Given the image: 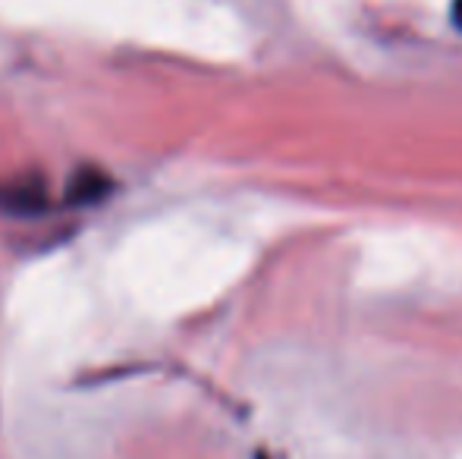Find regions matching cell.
I'll use <instances>...</instances> for the list:
<instances>
[{
  "mask_svg": "<svg viewBox=\"0 0 462 459\" xmlns=\"http://www.w3.org/2000/svg\"><path fill=\"white\" fill-rule=\"evenodd\" d=\"M245 243L201 227L183 215L135 227L110 262V280L152 318H177L217 299L245 274Z\"/></svg>",
  "mask_w": 462,
  "mask_h": 459,
  "instance_id": "1",
  "label": "cell"
},
{
  "mask_svg": "<svg viewBox=\"0 0 462 459\" xmlns=\"http://www.w3.org/2000/svg\"><path fill=\"white\" fill-rule=\"evenodd\" d=\"M6 312L29 346L57 349L79 331L86 318V293L63 258H44L16 277Z\"/></svg>",
  "mask_w": 462,
  "mask_h": 459,
  "instance_id": "2",
  "label": "cell"
},
{
  "mask_svg": "<svg viewBox=\"0 0 462 459\" xmlns=\"http://www.w3.org/2000/svg\"><path fill=\"white\" fill-rule=\"evenodd\" d=\"M425 268V252L421 239L406 233H374L365 243L359 264V280L365 287H400Z\"/></svg>",
  "mask_w": 462,
  "mask_h": 459,
  "instance_id": "3",
  "label": "cell"
},
{
  "mask_svg": "<svg viewBox=\"0 0 462 459\" xmlns=\"http://www.w3.org/2000/svg\"><path fill=\"white\" fill-rule=\"evenodd\" d=\"M453 23L462 29V0H453Z\"/></svg>",
  "mask_w": 462,
  "mask_h": 459,
  "instance_id": "4",
  "label": "cell"
},
{
  "mask_svg": "<svg viewBox=\"0 0 462 459\" xmlns=\"http://www.w3.org/2000/svg\"><path fill=\"white\" fill-rule=\"evenodd\" d=\"M459 459H462V456H459Z\"/></svg>",
  "mask_w": 462,
  "mask_h": 459,
  "instance_id": "5",
  "label": "cell"
}]
</instances>
